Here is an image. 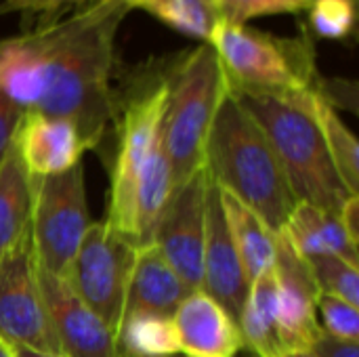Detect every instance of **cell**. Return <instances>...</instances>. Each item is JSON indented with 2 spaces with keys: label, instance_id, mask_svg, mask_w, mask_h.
<instances>
[{
  "label": "cell",
  "instance_id": "obj_1",
  "mask_svg": "<svg viewBox=\"0 0 359 357\" xmlns=\"http://www.w3.org/2000/svg\"><path fill=\"white\" fill-rule=\"evenodd\" d=\"M128 13L120 0H99L21 34L40 76L36 112L74 122L88 149L103 139L114 116L116 36Z\"/></svg>",
  "mask_w": 359,
  "mask_h": 357
},
{
  "label": "cell",
  "instance_id": "obj_2",
  "mask_svg": "<svg viewBox=\"0 0 359 357\" xmlns=\"http://www.w3.org/2000/svg\"><path fill=\"white\" fill-rule=\"evenodd\" d=\"M267 137L297 202L339 215L349 189L341 181L311 112V93L273 95L227 86Z\"/></svg>",
  "mask_w": 359,
  "mask_h": 357
},
{
  "label": "cell",
  "instance_id": "obj_3",
  "mask_svg": "<svg viewBox=\"0 0 359 357\" xmlns=\"http://www.w3.org/2000/svg\"><path fill=\"white\" fill-rule=\"evenodd\" d=\"M204 166L221 189L252 208L273 234L284 229L297 200L267 137L229 88L208 133Z\"/></svg>",
  "mask_w": 359,
  "mask_h": 357
},
{
  "label": "cell",
  "instance_id": "obj_4",
  "mask_svg": "<svg viewBox=\"0 0 359 357\" xmlns=\"http://www.w3.org/2000/svg\"><path fill=\"white\" fill-rule=\"evenodd\" d=\"M166 86L162 141L175 191L204 166L208 133L227 93V80L217 53L202 42L175 63Z\"/></svg>",
  "mask_w": 359,
  "mask_h": 357
},
{
  "label": "cell",
  "instance_id": "obj_5",
  "mask_svg": "<svg viewBox=\"0 0 359 357\" xmlns=\"http://www.w3.org/2000/svg\"><path fill=\"white\" fill-rule=\"evenodd\" d=\"M206 44L217 53L231 88L294 95L320 86L309 38H278L248 25L219 21Z\"/></svg>",
  "mask_w": 359,
  "mask_h": 357
},
{
  "label": "cell",
  "instance_id": "obj_6",
  "mask_svg": "<svg viewBox=\"0 0 359 357\" xmlns=\"http://www.w3.org/2000/svg\"><path fill=\"white\" fill-rule=\"evenodd\" d=\"M29 234L36 263L44 271L67 280L80 242L90 225L84 164L80 162L61 175L29 179Z\"/></svg>",
  "mask_w": 359,
  "mask_h": 357
},
{
  "label": "cell",
  "instance_id": "obj_7",
  "mask_svg": "<svg viewBox=\"0 0 359 357\" xmlns=\"http://www.w3.org/2000/svg\"><path fill=\"white\" fill-rule=\"evenodd\" d=\"M168 86L166 76L133 95L124 107L120 143L111 168L107 225L135 244L137 187L147 156L162 130ZM137 246V244H135Z\"/></svg>",
  "mask_w": 359,
  "mask_h": 357
},
{
  "label": "cell",
  "instance_id": "obj_8",
  "mask_svg": "<svg viewBox=\"0 0 359 357\" xmlns=\"http://www.w3.org/2000/svg\"><path fill=\"white\" fill-rule=\"evenodd\" d=\"M135 252L137 246L111 229L107 221L90 223L67 276L76 295L99 316L114 337L124 316Z\"/></svg>",
  "mask_w": 359,
  "mask_h": 357
},
{
  "label": "cell",
  "instance_id": "obj_9",
  "mask_svg": "<svg viewBox=\"0 0 359 357\" xmlns=\"http://www.w3.org/2000/svg\"><path fill=\"white\" fill-rule=\"evenodd\" d=\"M0 339L11 347L61 356L38 288L29 227L0 259Z\"/></svg>",
  "mask_w": 359,
  "mask_h": 357
},
{
  "label": "cell",
  "instance_id": "obj_10",
  "mask_svg": "<svg viewBox=\"0 0 359 357\" xmlns=\"http://www.w3.org/2000/svg\"><path fill=\"white\" fill-rule=\"evenodd\" d=\"M208 183L210 175L202 166L170 194L151 242L189 290H202Z\"/></svg>",
  "mask_w": 359,
  "mask_h": 357
},
{
  "label": "cell",
  "instance_id": "obj_11",
  "mask_svg": "<svg viewBox=\"0 0 359 357\" xmlns=\"http://www.w3.org/2000/svg\"><path fill=\"white\" fill-rule=\"evenodd\" d=\"M273 276L278 288L276 322L282 351H309V347L324 332L318 320L320 288L309 263L297 255L282 231L276 234Z\"/></svg>",
  "mask_w": 359,
  "mask_h": 357
},
{
  "label": "cell",
  "instance_id": "obj_12",
  "mask_svg": "<svg viewBox=\"0 0 359 357\" xmlns=\"http://www.w3.org/2000/svg\"><path fill=\"white\" fill-rule=\"evenodd\" d=\"M38 288L61 356L116 357V337L67 280L38 265Z\"/></svg>",
  "mask_w": 359,
  "mask_h": 357
},
{
  "label": "cell",
  "instance_id": "obj_13",
  "mask_svg": "<svg viewBox=\"0 0 359 357\" xmlns=\"http://www.w3.org/2000/svg\"><path fill=\"white\" fill-rule=\"evenodd\" d=\"M248 280L244 276L238 250L233 246L219 185L210 179L206 196V231H204V257H202V290L210 295L236 322L240 320Z\"/></svg>",
  "mask_w": 359,
  "mask_h": 357
},
{
  "label": "cell",
  "instance_id": "obj_14",
  "mask_svg": "<svg viewBox=\"0 0 359 357\" xmlns=\"http://www.w3.org/2000/svg\"><path fill=\"white\" fill-rule=\"evenodd\" d=\"M13 143L29 179L61 175L88 149L74 122L40 112H23Z\"/></svg>",
  "mask_w": 359,
  "mask_h": 357
},
{
  "label": "cell",
  "instance_id": "obj_15",
  "mask_svg": "<svg viewBox=\"0 0 359 357\" xmlns=\"http://www.w3.org/2000/svg\"><path fill=\"white\" fill-rule=\"evenodd\" d=\"M170 320L181 356L236 357L244 347L238 322L204 290H191Z\"/></svg>",
  "mask_w": 359,
  "mask_h": 357
},
{
  "label": "cell",
  "instance_id": "obj_16",
  "mask_svg": "<svg viewBox=\"0 0 359 357\" xmlns=\"http://www.w3.org/2000/svg\"><path fill=\"white\" fill-rule=\"evenodd\" d=\"M189 292L191 290L168 265V261L162 257L156 244L139 246L135 252V263L128 280L124 316L143 311L172 318L179 303Z\"/></svg>",
  "mask_w": 359,
  "mask_h": 357
},
{
  "label": "cell",
  "instance_id": "obj_17",
  "mask_svg": "<svg viewBox=\"0 0 359 357\" xmlns=\"http://www.w3.org/2000/svg\"><path fill=\"white\" fill-rule=\"evenodd\" d=\"M282 234L305 261L318 257H339L359 265L358 246L347 238L339 217L313 204L297 202Z\"/></svg>",
  "mask_w": 359,
  "mask_h": 357
},
{
  "label": "cell",
  "instance_id": "obj_18",
  "mask_svg": "<svg viewBox=\"0 0 359 357\" xmlns=\"http://www.w3.org/2000/svg\"><path fill=\"white\" fill-rule=\"evenodd\" d=\"M219 191H221V204H223V213H225V221H227L233 246L238 250L244 276L250 284L255 278H259L261 274L273 267L276 234L244 202H240L238 198H233L221 187Z\"/></svg>",
  "mask_w": 359,
  "mask_h": 357
},
{
  "label": "cell",
  "instance_id": "obj_19",
  "mask_svg": "<svg viewBox=\"0 0 359 357\" xmlns=\"http://www.w3.org/2000/svg\"><path fill=\"white\" fill-rule=\"evenodd\" d=\"M276 276L273 267L259 278H255L248 286V295L238 320L244 347H248L257 357H284L280 339H278V322H276Z\"/></svg>",
  "mask_w": 359,
  "mask_h": 357
},
{
  "label": "cell",
  "instance_id": "obj_20",
  "mask_svg": "<svg viewBox=\"0 0 359 357\" xmlns=\"http://www.w3.org/2000/svg\"><path fill=\"white\" fill-rule=\"evenodd\" d=\"M32 187L23 162L11 145L0 162V259L15 246V242L29 227Z\"/></svg>",
  "mask_w": 359,
  "mask_h": 357
},
{
  "label": "cell",
  "instance_id": "obj_21",
  "mask_svg": "<svg viewBox=\"0 0 359 357\" xmlns=\"http://www.w3.org/2000/svg\"><path fill=\"white\" fill-rule=\"evenodd\" d=\"M179 341L170 318L126 314L116 335V357H177Z\"/></svg>",
  "mask_w": 359,
  "mask_h": 357
},
{
  "label": "cell",
  "instance_id": "obj_22",
  "mask_svg": "<svg viewBox=\"0 0 359 357\" xmlns=\"http://www.w3.org/2000/svg\"><path fill=\"white\" fill-rule=\"evenodd\" d=\"M309 103L341 181L345 183L349 194L359 196V145L355 135L341 120L337 107L318 90L311 93Z\"/></svg>",
  "mask_w": 359,
  "mask_h": 357
},
{
  "label": "cell",
  "instance_id": "obj_23",
  "mask_svg": "<svg viewBox=\"0 0 359 357\" xmlns=\"http://www.w3.org/2000/svg\"><path fill=\"white\" fill-rule=\"evenodd\" d=\"M128 11H143L166 27L208 42L221 17L215 0H120Z\"/></svg>",
  "mask_w": 359,
  "mask_h": 357
},
{
  "label": "cell",
  "instance_id": "obj_24",
  "mask_svg": "<svg viewBox=\"0 0 359 357\" xmlns=\"http://www.w3.org/2000/svg\"><path fill=\"white\" fill-rule=\"evenodd\" d=\"M320 292L339 297L359 307V265L339 257H318L307 261Z\"/></svg>",
  "mask_w": 359,
  "mask_h": 357
},
{
  "label": "cell",
  "instance_id": "obj_25",
  "mask_svg": "<svg viewBox=\"0 0 359 357\" xmlns=\"http://www.w3.org/2000/svg\"><path fill=\"white\" fill-rule=\"evenodd\" d=\"M305 13L318 38L345 40L355 32V0H311Z\"/></svg>",
  "mask_w": 359,
  "mask_h": 357
},
{
  "label": "cell",
  "instance_id": "obj_26",
  "mask_svg": "<svg viewBox=\"0 0 359 357\" xmlns=\"http://www.w3.org/2000/svg\"><path fill=\"white\" fill-rule=\"evenodd\" d=\"M311 0H215L221 21L246 25L252 19L305 13Z\"/></svg>",
  "mask_w": 359,
  "mask_h": 357
},
{
  "label": "cell",
  "instance_id": "obj_27",
  "mask_svg": "<svg viewBox=\"0 0 359 357\" xmlns=\"http://www.w3.org/2000/svg\"><path fill=\"white\" fill-rule=\"evenodd\" d=\"M318 320L326 335L341 339V341L359 343V314L358 307H353L351 303L339 297L320 292Z\"/></svg>",
  "mask_w": 359,
  "mask_h": 357
},
{
  "label": "cell",
  "instance_id": "obj_28",
  "mask_svg": "<svg viewBox=\"0 0 359 357\" xmlns=\"http://www.w3.org/2000/svg\"><path fill=\"white\" fill-rule=\"evenodd\" d=\"M99 0H4L0 4L2 13H53L67 6H86Z\"/></svg>",
  "mask_w": 359,
  "mask_h": 357
},
{
  "label": "cell",
  "instance_id": "obj_29",
  "mask_svg": "<svg viewBox=\"0 0 359 357\" xmlns=\"http://www.w3.org/2000/svg\"><path fill=\"white\" fill-rule=\"evenodd\" d=\"M21 116H23V109L17 107L13 101H8L0 93V162L4 160V156L8 154L15 141V133H17Z\"/></svg>",
  "mask_w": 359,
  "mask_h": 357
},
{
  "label": "cell",
  "instance_id": "obj_30",
  "mask_svg": "<svg viewBox=\"0 0 359 357\" xmlns=\"http://www.w3.org/2000/svg\"><path fill=\"white\" fill-rule=\"evenodd\" d=\"M309 353L313 357H359V343L341 341L322 332L320 339L309 347Z\"/></svg>",
  "mask_w": 359,
  "mask_h": 357
},
{
  "label": "cell",
  "instance_id": "obj_31",
  "mask_svg": "<svg viewBox=\"0 0 359 357\" xmlns=\"http://www.w3.org/2000/svg\"><path fill=\"white\" fill-rule=\"evenodd\" d=\"M347 238L351 240V244L358 246L359 242V196H349L347 202L343 204L341 213L337 215Z\"/></svg>",
  "mask_w": 359,
  "mask_h": 357
},
{
  "label": "cell",
  "instance_id": "obj_32",
  "mask_svg": "<svg viewBox=\"0 0 359 357\" xmlns=\"http://www.w3.org/2000/svg\"><path fill=\"white\" fill-rule=\"evenodd\" d=\"M15 357H65V356H50V353H42V351H34L27 347H13Z\"/></svg>",
  "mask_w": 359,
  "mask_h": 357
},
{
  "label": "cell",
  "instance_id": "obj_33",
  "mask_svg": "<svg viewBox=\"0 0 359 357\" xmlns=\"http://www.w3.org/2000/svg\"><path fill=\"white\" fill-rule=\"evenodd\" d=\"M0 357H15L13 347L6 341H2V339H0Z\"/></svg>",
  "mask_w": 359,
  "mask_h": 357
},
{
  "label": "cell",
  "instance_id": "obj_34",
  "mask_svg": "<svg viewBox=\"0 0 359 357\" xmlns=\"http://www.w3.org/2000/svg\"><path fill=\"white\" fill-rule=\"evenodd\" d=\"M284 357H313L309 351H294V353H284Z\"/></svg>",
  "mask_w": 359,
  "mask_h": 357
}]
</instances>
